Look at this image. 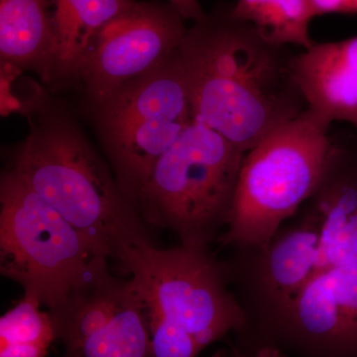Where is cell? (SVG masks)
<instances>
[{"label":"cell","mask_w":357,"mask_h":357,"mask_svg":"<svg viewBox=\"0 0 357 357\" xmlns=\"http://www.w3.org/2000/svg\"><path fill=\"white\" fill-rule=\"evenodd\" d=\"M178 51L192 119L244 153L307 109L294 76L295 54L263 38L232 6L195 21Z\"/></svg>","instance_id":"obj_1"},{"label":"cell","mask_w":357,"mask_h":357,"mask_svg":"<svg viewBox=\"0 0 357 357\" xmlns=\"http://www.w3.org/2000/svg\"><path fill=\"white\" fill-rule=\"evenodd\" d=\"M30 131L9 168L91 243L116 260L126 244L149 239L145 223L76 121L48 95L28 116Z\"/></svg>","instance_id":"obj_2"},{"label":"cell","mask_w":357,"mask_h":357,"mask_svg":"<svg viewBox=\"0 0 357 357\" xmlns=\"http://www.w3.org/2000/svg\"><path fill=\"white\" fill-rule=\"evenodd\" d=\"M244 155L192 121L157 162L134 208L145 225L171 230L180 244L208 248L229 225Z\"/></svg>","instance_id":"obj_3"},{"label":"cell","mask_w":357,"mask_h":357,"mask_svg":"<svg viewBox=\"0 0 357 357\" xmlns=\"http://www.w3.org/2000/svg\"><path fill=\"white\" fill-rule=\"evenodd\" d=\"M330 126L306 109L244 155L222 246L265 248L311 198L332 147Z\"/></svg>","instance_id":"obj_4"},{"label":"cell","mask_w":357,"mask_h":357,"mask_svg":"<svg viewBox=\"0 0 357 357\" xmlns=\"http://www.w3.org/2000/svg\"><path fill=\"white\" fill-rule=\"evenodd\" d=\"M115 261L129 276L146 314L189 333L202 351L245 328L246 314L230 289L225 262L208 248L180 244L160 249L139 239L123 246Z\"/></svg>","instance_id":"obj_5"},{"label":"cell","mask_w":357,"mask_h":357,"mask_svg":"<svg viewBox=\"0 0 357 357\" xmlns=\"http://www.w3.org/2000/svg\"><path fill=\"white\" fill-rule=\"evenodd\" d=\"M91 109L117 184L134 206L157 162L194 121L178 49Z\"/></svg>","instance_id":"obj_6"},{"label":"cell","mask_w":357,"mask_h":357,"mask_svg":"<svg viewBox=\"0 0 357 357\" xmlns=\"http://www.w3.org/2000/svg\"><path fill=\"white\" fill-rule=\"evenodd\" d=\"M91 243L10 168L0 178V272L48 311L64 302L98 256ZM102 256V255H100Z\"/></svg>","instance_id":"obj_7"},{"label":"cell","mask_w":357,"mask_h":357,"mask_svg":"<svg viewBox=\"0 0 357 357\" xmlns=\"http://www.w3.org/2000/svg\"><path fill=\"white\" fill-rule=\"evenodd\" d=\"M61 357H151L146 310L129 279L96 256L64 302L48 311Z\"/></svg>","instance_id":"obj_8"},{"label":"cell","mask_w":357,"mask_h":357,"mask_svg":"<svg viewBox=\"0 0 357 357\" xmlns=\"http://www.w3.org/2000/svg\"><path fill=\"white\" fill-rule=\"evenodd\" d=\"M243 344L274 347L288 357H357V262L317 274Z\"/></svg>","instance_id":"obj_9"},{"label":"cell","mask_w":357,"mask_h":357,"mask_svg":"<svg viewBox=\"0 0 357 357\" xmlns=\"http://www.w3.org/2000/svg\"><path fill=\"white\" fill-rule=\"evenodd\" d=\"M168 2H137L107 23L91 42L73 82L89 105L161 65L178 50L188 28Z\"/></svg>","instance_id":"obj_10"},{"label":"cell","mask_w":357,"mask_h":357,"mask_svg":"<svg viewBox=\"0 0 357 357\" xmlns=\"http://www.w3.org/2000/svg\"><path fill=\"white\" fill-rule=\"evenodd\" d=\"M304 206L299 222L281 230L265 248H238L225 262L230 286L246 314L238 340L248 337L278 316L316 276L321 220Z\"/></svg>","instance_id":"obj_11"},{"label":"cell","mask_w":357,"mask_h":357,"mask_svg":"<svg viewBox=\"0 0 357 357\" xmlns=\"http://www.w3.org/2000/svg\"><path fill=\"white\" fill-rule=\"evenodd\" d=\"M293 72L310 112L328 126L347 122L357 131V35L314 42L295 54Z\"/></svg>","instance_id":"obj_12"},{"label":"cell","mask_w":357,"mask_h":357,"mask_svg":"<svg viewBox=\"0 0 357 357\" xmlns=\"http://www.w3.org/2000/svg\"><path fill=\"white\" fill-rule=\"evenodd\" d=\"M55 32L50 0H0V63L53 84Z\"/></svg>","instance_id":"obj_13"},{"label":"cell","mask_w":357,"mask_h":357,"mask_svg":"<svg viewBox=\"0 0 357 357\" xmlns=\"http://www.w3.org/2000/svg\"><path fill=\"white\" fill-rule=\"evenodd\" d=\"M135 2V0H50L57 46L53 84L73 82L96 35Z\"/></svg>","instance_id":"obj_14"},{"label":"cell","mask_w":357,"mask_h":357,"mask_svg":"<svg viewBox=\"0 0 357 357\" xmlns=\"http://www.w3.org/2000/svg\"><path fill=\"white\" fill-rule=\"evenodd\" d=\"M232 13L255 26L270 43L303 49L314 44L310 36L314 15L307 0H236Z\"/></svg>","instance_id":"obj_15"},{"label":"cell","mask_w":357,"mask_h":357,"mask_svg":"<svg viewBox=\"0 0 357 357\" xmlns=\"http://www.w3.org/2000/svg\"><path fill=\"white\" fill-rule=\"evenodd\" d=\"M32 296H23L0 319V357H46L56 340L50 314Z\"/></svg>","instance_id":"obj_16"},{"label":"cell","mask_w":357,"mask_h":357,"mask_svg":"<svg viewBox=\"0 0 357 357\" xmlns=\"http://www.w3.org/2000/svg\"><path fill=\"white\" fill-rule=\"evenodd\" d=\"M314 17L326 14H356L357 0H307Z\"/></svg>","instance_id":"obj_17"},{"label":"cell","mask_w":357,"mask_h":357,"mask_svg":"<svg viewBox=\"0 0 357 357\" xmlns=\"http://www.w3.org/2000/svg\"><path fill=\"white\" fill-rule=\"evenodd\" d=\"M175 7L185 20L198 21L203 18L204 13L199 0H166Z\"/></svg>","instance_id":"obj_18"},{"label":"cell","mask_w":357,"mask_h":357,"mask_svg":"<svg viewBox=\"0 0 357 357\" xmlns=\"http://www.w3.org/2000/svg\"><path fill=\"white\" fill-rule=\"evenodd\" d=\"M234 357H288L271 347H262L253 351H241V349H234Z\"/></svg>","instance_id":"obj_19"}]
</instances>
